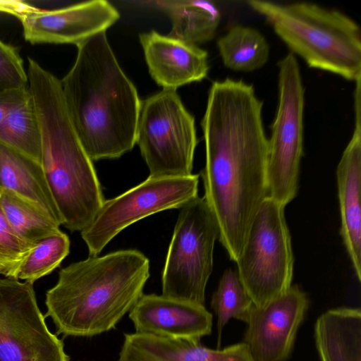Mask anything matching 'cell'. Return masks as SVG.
I'll return each mask as SVG.
<instances>
[{
	"label": "cell",
	"mask_w": 361,
	"mask_h": 361,
	"mask_svg": "<svg viewBox=\"0 0 361 361\" xmlns=\"http://www.w3.org/2000/svg\"><path fill=\"white\" fill-rule=\"evenodd\" d=\"M262 109L252 85L228 78L212 83L202 120L203 197L216 222L218 239L234 262L268 197Z\"/></svg>",
	"instance_id": "1"
},
{
	"label": "cell",
	"mask_w": 361,
	"mask_h": 361,
	"mask_svg": "<svg viewBox=\"0 0 361 361\" xmlns=\"http://www.w3.org/2000/svg\"><path fill=\"white\" fill-rule=\"evenodd\" d=\"M76 47L75 63L60 80L70 119L92 161L118 158L136 143L142 102L106 32Z\"/></svg>",
	"instance_id": "2"
},
{
	"label": "cell",
	"mask_w": 361,
	"mask_h": 361,
	"mask_svg": "<svg viewBox=\"0 0 361 361\" xmlns=\"http://www.w3.org/2000/svg\"><path fill=\"white\" fill-rule=\"evenodd\" d=\"M149 259L137 250L90 256L60 270L46 293L57 335L92 337L114 329L143 295Z\"/></svg>",
	"instance_id": "3"
},
{
	"label": "cell",
	"mask_w": 361,
	"mask_h": 361,
	"mask_svg": "<svg viewBox=\"0 0 361 361\" xmlns=\"http://www.w3.org/2000/svg\"><path fill=\"white\" fill-rule=\"evenodd\" d=\"M28 90L42 137L40 164L64 227L81 231L104 199L92 161L70 119L60 80L28 58Z\"/></svg>",
	"instance_id": "4"
},
{
	"label": "cell",
	"mask_w": 361,
	"mask_h": 361,
	"mask_svg": "<svg viewBox=\"0 0 361 361\" xmlns=\"http://www.w3.org/2000/svg\"><path fill=\"white\" fill-rule=\"evenodd\" d=\"M291 51L310 68L350 81L361 78V31L345 13L305 1L249 0Z\"/></svg>",
	"instance_id": "5"
},
{
	"label": "cell",
	"mask_w": 361,
	"mask_h": 361,
	"mask_svg": "<svg viewBox=\"0 0 361 361\" xmlns=\"http://www.w3.org/2000/svg\"><path fill=\"white\" fill-rule=\"evenodd\" d=\"M284 207L269 197L263 201L235 262L238 277L257 307L292 285L294 258Z\"/></svg>",
	"instance_id": "6"
},
{
	"label": "cell",
	"mask_w": 361,
	"mask_h": 361,
	"mask_svg": "<svg viewBox=\"0 0 361 361\" xmlns=\"http://www.w3.org/2000/svg\"><path fill=\"white\" fill-rule=\"evenodd\" d=\"M219 238L204 200L196 197L180 208L162 273V295L204 305Z\"/></svg>",
	"instance_id": "7"
},
{
	"label": "cell",
	"mask_w": 361,
	"mask_h": 361,
	"mask_svg": "<svg viewBox=\"0 0 361 361\" xmlns=\"http://www.w3.org/2000/svg\"><path fill=\"white\" fill-rule=\"evenodd\" d=\"M136 143L149 176L192 174L197 144L195 118L176 90L163 89L142 102Z\"/></svg>",
	"instance_id": "8"
},
{
	"label": "cell",
	"mask_w": 361,
	"mask_h": 361,
	"mask_svg": "<svg viewBox=\"0 0 361 361\" xmlns=\"http://www.w3.org/2000/svg\"><path fill=\"white\" fill-rule=\"evenodd\" d=\"M278 106L268 139V197L286 206L297 195L303 155L305 88L294 54L278 63Z\"/></svg>",
	"instance_id": "9"
},
{
	"label": "cell",
	"mask_w": 361,
	"mask_h": 361,
	"mask_svg": "<svg viewBox=\"0 0 361 361\" xmlns=\"http://www.w3.org/2000/svg\"><path fill=\"white\" fill-rule=\"evenodd\" d=\"M199 174L148 178L123 193L104 200L95 217L80 231L90 256H97L121 231L152 214L179 209L198 196Z\"/></svg>",
	"instance_id": "10"
},
{
	"label": "cell",
	"mask_w": 361,
	"mask_h": 361,
	"mask_svg": "<svg viewBox=\"0 0 361 361\" xmlns=\"http://www.w3.org/2000/svg\"><path fill=\"white\" fill-rule=\"evenodd\" d=\"M45 317L32 283L0 279V361H70Z\"/></svg>",
	"instance_id": "11"
},
{
	"label": "cell",
	"mask_w": 361,
	"mask_h": 361,
	"mask_svg": "<svg viewBox=\"0 0 361 361\" xmlns=\"http://www.w3.org/2000/svg\"><path fill=\"white\" fill-rule=\"evenodd\" d=\"M309 305L297 285L267 304L252 305L243 343L254 361H286Z\"/></svg>",
	"instance_id": "12"
},
{
	"label": "cell",
	"mask_w": 361,
	"mask_h": 361,
	"mask_svg": "<svg viewBox=\"0 0 361 361\" xmlns=\"http://www.w3.org/2000/svg\"><path fill=\"white\" fill-rule=\"evenodd\" d=\"M120 18L109 1L94 0L54 10L35 8L21 16L25 39L32 44H80Z\"/></svg>",
	"instance_id": "13"
},
{
	"label": "cell",
	"mask_w": 361,
	"mask_h": 361,
	"mask_svg": "<svg viewBox=\"0 0 361 361\" xmlns=\"http://www.w3.org/2000/svg\"><path fill=\"white\" fill-rule=\"evenodd\" d=\"M129 318L137 334L200 341L211 334L213 317L202 304L143 294Z\"/></svg>",
	"instance_id": "14"
},
{
	"label": "cell",
	"mask_w": 361,
	"mask_h": 361,
	"mask_svg": "<svg viewBox=\"0 0 361 361\" xmlns=\"http://www.w3.org/2000/svg\"><path fill=\"white\" fill-rule=\"evenodd\" d=\"M149 73L163 89L175 90L205 78L208 53L196 44L152 30L139 35Z\"/></svg>",
	"instance_id": "15"
},
{
	"label": "cell",
	"mask_w": 361,
	"mask_h": 361,
	"mask_svg": "<svg viewBox=\"0 0 361 361\" xmlns=\"http://www.w3.org/2000/svg\"><path fill=\"white\" fill-rule=\"evenodd\" d=\"M336 169L341 235L358 281L361 280V117Z\"/></svg>",
	"instance_id": "16"
},
{
	"label": "cell",
	"mask_w": 361,
	"mask_h": 361,
	"mask_svg": "<svg viewBox=\"0 0 361 361\" xmlns=\"http://www.w3.org/2000/svg\"><path fill=\"white\" fill-rule=\"evenodd\" d=\"M117 361H254L242 342L212 349L200 341L137 333L124 334Z\"/></svg>",
	"instance_id": "17"
},
{
	"label": "cell",
	"mask_w": 361,
	"mask_h": 361,
	"mask_svg": "<svg viewBox=\"0 0 361 361\" xmlns=\"http://www.w3.org/2000/svg\"><path fill=\"white\" fill-rule=\"evenodd\" d=\"M314 338L321 361H361V310L338 307L322 314Z\"/></svg>",
	"instance_id": "18"
},
{
	"label": "cell",
	"mask_w": 361,
	"mask_h": 361,
	"mask_svg": "<svg viewBox=\"0 0 361 361\" xmlns=\"http://www.w3.org/2000/svg\"><path fill=\"white\" fill-rule=\"evenodd\" d=\"M0 188L11 190L35 203L61 225L60 214L49 189L41 164L1 142Z\"/></svg>",
	"instance_id": "19"
},
{
	"label": "cell",
	"mask_w": 361,
	"mask_h": 361,
	"mask_svg": "<svg viewBox=\"0 0 361 361\" xmlns=\"http://www.w3.org/2000/svg\"><path fill=\"white\" fill-rule=\"evenodd\" d=\"M142 4L159 8L171 20L169 36L192 44L212 40L221 20L214 2L194 0H155Z\"/></svg>",
	"instance_id": "20"
},
{
	"label": "cell",
	"mask_w": 361,
	"mask_h": 361,
	"mask_svg": "<svg viewBox=\"0 0 361 361\" xmlns=\"http://www.w3.org/2000/svg\"><path fill=\"white\" fill-rule=\"evenodd\" d=\"M224 65L238 72H252L262 68L269 57L264 36L252 27L235 25L217 41Z\"/></svg>",
	"instance_id": "21"
},
{
	"label": "cell",
	"mask_w": 361,
	"mask_h": 361,
	"mask_svg": "<svg viewBox=\"0 0 361 361\" xmlns=\"http://www.w3.org/2000/svg\"><path fill=\"white\" fill-rule=\"evenodd\" d=\"M0 202L13 230L32 245L60 231V224L46 211L11 190L2 189Z\"/></svg>",
	"instance_id": "22"
},
{
	"label": "cell",
	"mask_w": 361,
	"mask_h": 361,
	"mask_svg": "<svg viewBox=\"0 0 361 361\" xmlns=\"http://www.w3.org/2000/svg\"><path fill=\"white\" fill-rule=\"evenodd\" d=\"M0 142L40 164L41 130L30 94L0 125Z\"/></svg>",
	"instance_id": "23"
},
{
	"label": "cell",
	"mask_w": 361,
	"mask_h": 361,
	"mask_svg": "<svg viewBox=\"0 0 361 361\" xmlns=\"http://www.w3.org/2000/svg\"><path fill=\"white\" fill-rule=\"evenodd\" d=\"M252 305L237 271L226 269L211 300V307L217 317L218 349L223 329L228 320L235 318L247 323Z\"/></svg>",
	"instance_id": "24"
},
{
	"label": "cell",
	"mask_w": 361,
	"mask_h": 361,
	"mask_svg": "<svg viewBox=\"0 0 361 361\" xmlns=\"http://www.w3.org/2000/svg\"><path fill=\"white\" fill-rule=\"evenodd\" d=\"M70 240L61 230L35 245L21 262L16 279L34 283L57 268L68 255Z\"/></svg>",
	"instance_id": "25"
},
{
	"label": "cell",
	"mask_w": 361,
	"mask_h": 361,
	"mask_svg": "<svg viewBox=\"0 0 361 361\" xmlns=\"http://www.w3.org/2000/svg\"><path fill=\"white\" fill-rule=\"evenodd\" d=\"M1 191L0 188V197ZM34 247L23 240L13 230L0 202V275L16 279L21 262Z\"/></svg>",
	"instance_id": "26"
},
{
	"label": "cell",
	"mask_w": 361,
	"mask_h": 361,
	"mask_svg": "<svg viewBox=\"0 0 361 361\" xmlns=\"http://www.w3.org/2000/svg\"><path fill=\"white\" fill-rule=\"evenodd\" d=\"M27 87V73L18 51L0 39V92Z\"/></svg>",
	"instance_id": "27"
},
{
	"label": "cell",
	"mask_w": 361,
	"mask_h": 361,
	"mask_svg": "<svg viewBox=\"0 0 361 361\" xmlns=\"http://www.w3.org/2000/svg\"><path fill=\"white\" fill-rule=\"evenodd\" d=\"M29 94L28 87L0 92V125L14 109L27 98Z\"/></svg>",
	"instance_id": "28"
}]
</instances>
